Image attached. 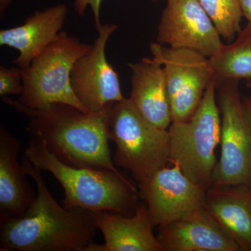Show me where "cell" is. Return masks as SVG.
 I'll list each match as a JSON object with an SVG mask.
<instances>
[{"instance_id":"obj_21","label":"cell","mask_w":251,"mask_h":251,"mask_svg":"<svg viewBox=\"0 0 251 251\" xmlns=\"http://www.w3.org/2000/svg\"><path fill=\"white\" fill-rule=\"evenodd\" d=\"M103 0H74V11L80 17L85 16L86 11L89 7L93 13L94 22L97 31L103 25L100 23V9Z\"/></svg>"},{"instance_id":"obj_4","label":"cell","mask_w":251,"mask_h":251,"mask_svg":"<svg viewBox=\"0 0 251 251\" xmlns=\"http://www.w3.org/2000/svg\"><path fill=\"white\" fill-rule=\"evenodd\" d=\"M216 79L209 82L197 110L189 120L173 122L169 132L170 163L208 190L217 164L216 150L221 142V114L216 100Z\"/></svg>"},{"instance_id":"obj_10","label":"cell","mask_w":251,"mask_h":251,"mask_svg":"<svg viewBox=\"0 0 251 251\" xmlns=\"http://www.w3.org/2000/svg\"><path fill=\"white\" fill-rule=\"evenodd\" d=\"M221 38L198 0H166L158 24V44L193 50L210 58L221 51Z\"/></svg>"},{"instance_id":"obj_17","label":"cell","mask_w":251,"mask_h":251,"mask_svg":"<svg viewBox=\"0 0 251 251\" xmlns=\"http://www.w3.org/2000/svg\"><path fill=\"white\" fill-rule=\"evenodd\" d=\"M203 206L240 251H251L250 186H211Z\"/></svg>"},{"instance_id":"obj_14","label":"cell","mask_w":251,"mask_h":251,"mask_svg":"<svg viewBox=\"0 0 251 251\" xmlns=\"http://www.w3.org/2000/svg\"><path fill=\"white\" fill-rule=\"evenodd\" d=\"M67 6L58 4L42 11L36 10L21 25L0 31V46L17 50L19 54L13 64L22 70L55 40L62 31Z\"/></svg>"},{"instance_id":"obj_16","label":"cell","mask_w":251,"mask_h":251,"mask_svg":"<svg viewBox=\"0 0 251 251\" xmlns=\"http://www.w3.org/2000/svg\"><path fill=\"white\" fill-rule=\"evenodd\" d=\"M21 143L4 126H0V224L24 215L35 201L28 184L27 173L18 162Z\"/></svg>"},{"instance_id":"obj_12","label":"cell","mask_w":251,"mask_h":251,"mask_svg":"<svg viewBox=\"0 0 251 251\" xmlns=\"http://www.w3.org/2000/svg\"><path fill=\"white\" fill-rule=\"evenodd\" d=\"M163 251H240L204 206L158 227Z\"/></svg>"},{"instance_id":"obj_25","label":"cell","mask_w":251,"mask_h":251,"mask_svg":"<svg viewBox=\"0 0 251 251\" xmlns=\"http://www.w3.org/2000/svg\"><path fill=\"white\" fill-rule=\"evenodd\" d=\"M247 87L251 88V80L247 81Z\"/></svg>"},{"instance_id":"obj_15","label":"cell","mask_w":251,"mask_h":251,"mask_svg":"<svg viewBox=\"0 0 251 251\" xmlns=\"http://www.w3.org/2000/svg\"><path fill=\"white\" fill-rule=\"evenodd\" d=\"M131 76L129 99L148 121L161 129L172 124L168 84L163 65L153 58L128 64Z\"/></svg>"},{"instance_id":"obj_22","label":"cell","mask_w":251,"mask_h":251,"mask_svg":"<svg viewBox=\"0 0 251 251\" xmlns=\"http://www.w3.org/2000/svg\"><path fill=\"white\" fill-rule=\"evenodd\" d=\"M243 16L247 18L248 22L251 23V0H239Z\"/></svg>"},{"instance_id":"obj_3","label":"cell","mask_w":251,"mask_h":251,"mask_svg":"<svg viewBox=\"0 0 251 251\" xmlns=\"http://www.w3.org/2000/svg\"><path fill=\"white\" fill-rule=\"evenodd\" d=\"M24 156L41 171L49 172L65 193L62 206L90 211H107L125 216L135 214L139 191L125 176L105 170L68 166L31 137Z\"/></svg>"},{"instance_id":"obj_7","label":"cell","mask_w":251,"mask_h":251,"mask_svg":"<svg viewBox=\"0 0 251 251\" xmlns=\"http://www.w3.org/2000/svg\"><path fill=\"white\" fill-rule=\"evenodd\" d=\"M239 82L216 81L221 152L212 186L251 187V116L241 97Z\"/></svg>"},{"instance_id":"obj_13","label":"cell","mask_w":251,"mask_h":251,"mask_svg":"<svg viewBox=\"0 0 251 251\" xmlns=\"http://www.w3.org/2000/svg\"><path fill=\"white\" fill-rule=\"evenodd\" d=\"M105 243H93L87 251H163L153 232L146 204L139 203L135 214L125 216L107 211H92Z\"/></svg>"},{"instance_id":"obj_24","label":"cell","mask_w":251,"mask_h":251,"mask_svg":"<svg viewBox=\"0 0 251 251\" xmlns=\"http://www.w3.org/2000/svg\"><path fill=\"white\" fill-rule=\"evenodd\" d=\"M243 100H244V103L247 106L251 116V97H243Z\"/></svg>"},{"instance_id":"obj_23","label":"cell","mask_w":251,"mask_h":251,"mask_svg":"<svg viewBox=\"0 0 251 251\" xmlns=\"http://www.w3.org/2000/svg\"><path fill=\"white\" fill-rule=\"evenodd\" d=\"M13 0H0V16L1 18L4 16L5 11L8 9Z\"/></svg>"},{"instance_id":"obj_20","label":"cell","mask_w":251,"mask_h":251,"mask_svg":"<svg viewBox=\"0 0 251 251\" xmlns=\"http://www.w3.org/2000/svg\"><path fill=\"white\" fill-rule=\"evenodd\" d=\"M24 92L23 70L21 68L0 67V97H21Z\"/></svg>"},{"instance_id":"obj_2","label":"cell","mask_w":251,"mask_h":251,"mask_svg":"<svg viewBox=\"0 0 251 251\" xmlns=\"http://www.w3.org/2000/svg\"><path fill=\"white\" fill-rule=\"evenodd\" d=\"M22 165L35 183L37 196L24 215L0 224V251H87L97 229L92 211L60 205L42 171L25 156Z\"/></svg>"},{"instance_id":"obj_8","label":"cell","mask_w":251,"mask_h":251,"mask_svg":"<svg viewBox=\"0 0 251 251\" xmlns=\"http://www.w3.org/2000/svg\"><path fill=\"white\" fill-rule=\"evenodd\" d=\"M153 58L164 68L172 122L189 120L214 77L209 58L193 50L171 49L152 43Z\"/></svg>"},{"instance_id":"obj_19","label":"cell","mask_w":251,"mask_h":251,"mask_svg":"<svg viewBox=\"0 0 251 251\" xmlns=\"http://www.w3.org/2000/svg\"><path fill=\"white\" fill-rule=\"evenodd\" d=\"M218 32L225 40L232 42L242 30L243 17L239 0H198Z\"/></svg>"},{"instance_id":"obj_9","label":"cell","mask_w":251,"mask_h":251,"mask_svg":"<svg viewBox=\"0 0 251 251\" xmlns=\"http://www.w3.org/2000/svg\"><path fill=\"white\" fill-rule=\"evenodd\" d=\"M118 26L104 24L87 53L77 59L71 74V82L79 101L90 112H99L125 99L120 77L107 60V43Z\"/></svg>"},{"instance_id":"obj_6","label":"cell","mask_w":251,"mask_h":251,"mask_svg":"<svg viewBox=\"0 0 251 251\" xmlns=\"http://www.w3.org/2000/svg\"><path fill=\"white\" fill-rule=\"evenodd\" d=\"M92 44L81 42L62 31L53 42L23 70L24 92L18 100L34 109H46L54 103H65L89 112L73 90L71 74L77 59Z\"/></svg>"},{"instance_id":"obj_18","label":"cell","mask_w":251,"mask_h":251,"mask_svg":"<svg viewBox=\"0 0 251 251\" xmlns=\"http://www.w3.org/2000/svg\"><path fill=\"white\" fill-rule=\"evenodd\" d=\"M216 81L251 80V23L239 31L233 42L223 45L209 58Z\"/></svg>"},{"instance_id":"obj_1","label":"cell","mask_w":251,"mask_h":251,"mask_svg":"<svg viewBox=\"0 0 251 251\" xmlns=\"http://www.w3.org/2000/svg\"><path fill=\"white\" fill-rule=\"evenodd\" d=\"M1 100L27 119L26 128L31 137L42 142L62 163L122 175L109 147L110 105L101 111L85 112L65 103L34 109L8 97Z\"/></svg>"},{"instance_id":"obj_26","label":"cell","mask_w":251,"mask_h":251,"mask_svg":"<svg viewBox=\"0 0 251 251\" xmlns=\"http://www.w3.org/2000/svg\"><path fill=\"white\" fill-rule=\"evenodd\" d=\"M151 1H153V2H156V1H160V0H151Z\"/></svg>"},{"instance_id":"obj_11","label":"cell","mask_w":251,"mask_h":251,"mask_svg":"<svg viewBox=\"0 0 251 251\" xmlns=\"http://www.w3.org/2000/svg\"><path fill=\"white\" fill-rule=\"evenodd\" d=\"M153 227H161L202 207L206 191L188 179L177 165L166 166L138 185Z\"/></svg>"},{"instance_id":"obj_5","label":"cell","mask_w":251,"mask_h":251,"mask_svg":"<svg viewBox=\"0 0 251 251\" xmlns=\"http://www.w3.org/2000/svg\"><path fill=\"white\" fill-rule=\"evenodd\" d=\"M109 136L115 142V166L130 172L138 185L168 166L169 132L148 121L129 99L110 104Z\"/></svg>"}]
</instances>
